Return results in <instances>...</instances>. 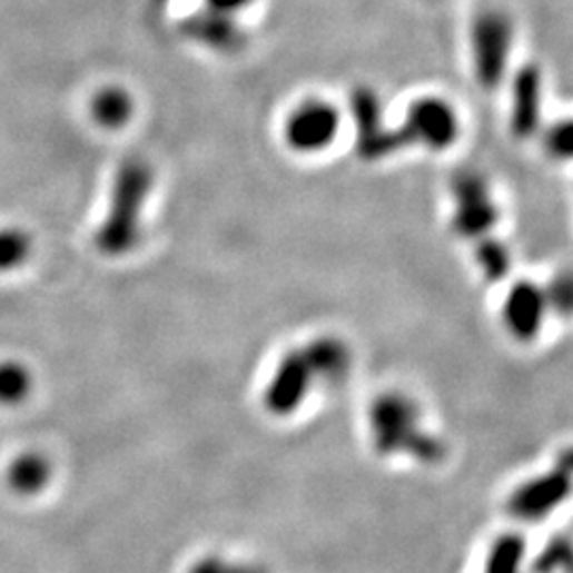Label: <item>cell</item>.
Returning <instances> with one entry per match:
<instances>
[{
    "label": "cell",
    "mask_w": 573,
    "mask_h": 573,
    "mask_svg": "<svg viewBox=\"0 0 573 573\" xmlns=\"http://www.w3.org/2000/svg\"><path fill=\"white\" fill-rule=\"evenodd\" d=\"M573 147V128L570 119L554 124L546 135V149L554 160H570Z\"/></svg>",
    "instance_id": "obj_20"
},
{
    "label": "cell",
    "mask_w": 573,
    "mask_h": 573,
    "mask_svg": "<svg viewBox=\"0 0 573 573\" xmlns=\"http://www.w3.org/2000/svg\"><path fill=\"white\" fill-rule=\"evenodd\" d=\"M476 264L481 268L482 276L488 283H500L512 270V253L507 249V245L493 238L491 234L484 236L481 240H476Z\"/></svg>",
    "instance_id": "obj_16"
},
{
    "label": "cell",
    "mask_w": 573,
    "mask_h": 573,
    "mask_svg": "<svg viewBox=\"0 0 573 573\" xmlns=\"http://www.w3.org/2000/svg\"><path fill=\"white\" fill-rule=\"evenodd\" d=\"M549 310L551 304L546 289L537 287L531 280H518L505 294L502 319L512 338H516L518 343H531L540 336Z\"/></svg>",
    "instance_id": "obj_10"
},
{
    "label": "cell",
    "mask_w": 573,
    "mask_h": 573,
    "mask_svg": "<svg viewBox=\"0 0 573 573\" xmlns=\"http://www.w3.org/2000/svg\"><path fill=\"white\" fill-rule=\"evenodd\" d=\"M255 0H200L202 7L215 9V11H224L229 16H240L243 11H247Z\"/></svg>",
    "instance_id": "obj_21"
},
{
    "label": "cell",
    "mask_w": 573,
    "mask_h": 573,
    "mask_svg": "<svg viewBox=\"0 0 573 573\" xmlns=\"http://www.w3.org/2000/svg\"><path fill=\"white\" fill-rule=\"evenodd\" d=\"M154 184L156 175L147 161L132 158L119 166L109 210L93 236L98 251L109 257H121L137 249L142 234L145 202L151 196Z\"/></svg>",
    "instance_id": "obj_2"
},
{
    "label": "cell",
    "mask_w": 573,
    "mask_h": 573,
    "mask_svg": "<svg viewBox=\"0 0 573 573\" xmlns=\"http://www.w3.org/2000/svg\"><path fill=\"white\" fill-rule=\"evenodd\" d=\"M572 493V458L565 453L563 461L544 474L521 482L507 497L505 510L514 521L540 523L552 516L567 502Z\"/></svg>",
    "instance_id": "obj_6"
},
{
    "label": "cell",
    "mask_w": 573,
    "mask_h": 573,
    "mask_svg": "<svg viewBox=\"0 0 573 573\" xmlns=\"http://www.w3.org/2000/svg\"><path fill=\"white\" fill-rule=\"evenodd\" d=\"M90 113L96 126L105 130H121L132 119L135 100L124 88H102L100 92L93 93Z\"/></svg>",
    "instance_id": "obj_15"
},
{
    "label": "cell",
    "mask_w": 573,
    "mask_h": 573,
    "mask_svg": "<svg viewBox=\"0 0 573 573\" xmlns=\"http://www.w3.org/2000/svg\"><path fill=\"white\" fill-rule=\"evenodd\" d=\"M395 132L402 149L421 147L427 151H446L457 142L461 121L457 109L448 100L439 96H423L408 107L402 128Z\"/></svg>",
    "instance_id": "obj_4"
},
{
    "label": "cell",
    "mask_w": 573,
    "mask_h": 573,
    "mask_svg": "<svg viewBox=\"0 0 573 573\" xmlns=\"http://www.w3.org/2000/svg\"><path fill=\"white\" fill-rule=\"evenodd\" d=\"M32 255V238L22 228L0 229V273L20 270Z\"/></svg>",
    "instance_id": "obj_18"
},
{
    "label": "cell",
    "mask_w": 573,
    "mask_h": 573,
    "mask_svg": "<svg viewBox=\"0 0 573 573\" xmlns=\"http://www.w3.org/2000/svg\"><path fill=\"white\" fill-rule=\"evenodd\" d=\"M308 366L315 374V381L338 385L353 367V353L340 338L322 336L302 348Z\"/></svg>",
    "instance_id": "obj_13"
},
{
    "label": "cell",
    "mask_w": 573,
    "mask_h": 573,
    "mask_svg": "<svg viewBox=\"0 0 573 573\" xmlns=\"http://www.w3.org/2000/svg\"><path fill=\"white\" fill-rule=\"evenodd\" d=\"M350 115L357 130V154L366 161L389 160L402 151L397 132L385 126L383 102L372 88H355L350 92Z\"/></svg>",
    "instance_id": "obj_8"
},
{
    "label": "cell",
    "mask_w": 573,
    "mask_h": 573,
    "mask_svg": "<svg viewBox=\"0 0 573 573\" xmlns=\"http://www.w3.org/2000/svg\"><path fill=\"white\" fill-rule=\"evenodd\" d=\"M453 217L451 226L458 238L481 240L497 226L500 207L486 177L476 170H461L451 181Z\"/></svg>",
    "instance_id": "obj_5"
},
{
    "label": "cell",
    "mask_w": 573,
    "mask_h": 573,
    "mask_svg": "<svg viewBox=\"0 0 573 573\" xmlns=\"http://www.w3.org/2000/svg\"><path fill=\"white\" fill-rule=\"evenodd\" d=\"M343 117L338 109L319 98H310L298 105L285 124V142L292 151L302 156H315L329 149L338 132Z\"/></svg>",
    "instance_id": "obj_7"
},
{
    "label": "cell",
    "mask_w": 573,
    "mask_h": 573,
    "mask_svg": "<svg viewBox=\"0 0 573 573\" xmlns=\"http://www.w3.org/2000/svg\"><path fill=\"white\" fill-rule=\"evenodd\" d=\"M474 75L484 90H495L504 81L514 49V22L502 9H484L470 30Z\"/></svg>",
    "instance_id": "obj_3"
},
{
    "label": "cell",
    "mask_w": 573,
    "mask_h": 573,
    "mask_svg": "<svg viewBox=\"0 0 573 573\" xmlns=\"http://www.w3.org/2000/svg\"><path fill=\"white\" fill-rule=\"evenodd\" d=\"M51 478V463L46 455L28 451L9 463L7 484L18 495H34L43 491Z\"/></svg>",
    "instance_id": "obj_14"
},
{
    "label": "cell",
    "mask_w": 573,
    "mask_h": 573,
    "mask_svg": "<svg viewBox=\"0 0 573 573\" xmlns=\"http://www.w3.org/2000/svg\"><path fill=\"white\" fill-rule=\"evenodd\" d=\"M184 34L189 41L221 53L238 51L247 41V34L238 23V16L215 11L202 4L198 11L185 18Z\"/></svg>",
    "instance_id": "obj_12"
},
{
    "label": "cell",
    "mask_w": 573,
    "mask_h": 573,
    "mask_svg": "<svg viewBox=\"0 0 573 573\" xmlns=\"http://www.w3.org/2000/svg\"><path fill=\"white\" fill-rule=\"evenodd\" d=\"M315 374L308 366L302 348L289 350L278 364L264 389V408L276 418L298 413L315 385Z\"/></svg>",
    "instance_id": "obj_9"
},
{
    "label": "cell",
    "mask_w": 573,
    "mask_h": 573,
    "mask_svg": "<svg viewBox=\"0 0 573 573\" xmlns=\"http://www.w3.org/2000/svg\"><path fill=\"white\" fill-rule=\"evenodd\" d=\"M542 102H544V75L535 65H525L516 70L512 79V98H510V128L514 137H533L542 121Z\"/></svg>",
    "instance_id": "obj_11"
},
{
    "label": "cell",
    "mask_w": 573,
    "mask_h": 573,
    "mask_svg": "<svg viewBox=\"0 0 573 573\" xmlns=\"http://www.w3.org/2000/svg\"><path fill=\"white\" fill-rule=\"evenodd\" d=\"M367 432L381 457H408L434 465L446 455V444L423 425L418 404L399 391L383 393L369 404Z\"/></svg>",
    "instance_id": "obj_1"
},
{
    "label": "cell",
    "mask_w": 573,
    "mask_h": 573,
    "mask_svg": "<svg viewBox=\"0 0 573 573\" xmlns=\"http://www.w3.org/2000/svg\"><path fill=\"white\" fill-rule=\"evenodd\" d=\"M32 391V374L20 362L0 364V406H18Z\"/></svg>",
    "instance_id": "obj_17"
},
{
    "label": "cell",
    "mask_w": 573,
    "mask_h": 573,
    "mask_svg": "<svg viewBox=\"0 0 573 573\" xmlns=\"http://www.w3.org/2000/svg\"><path fill=\"white\" fill-rule=\"evenodd\" d=\"M185 573H268L261 565L243 561V559H229L224 554H205L198 556L189 570Z\"/></svg>",
    "instance_id": "obj_19"
}]
</instances>
